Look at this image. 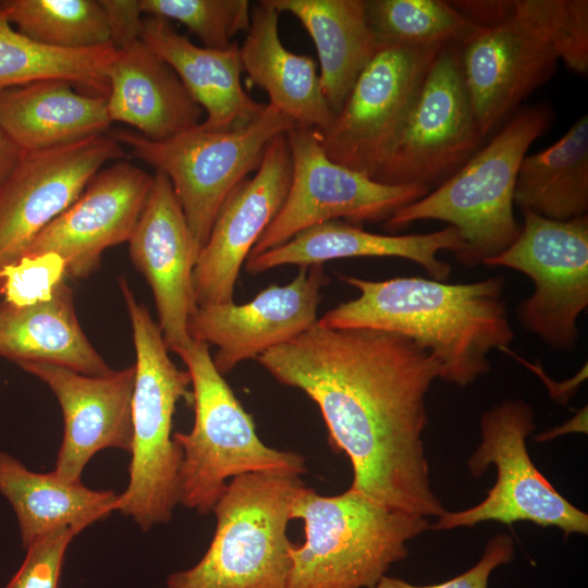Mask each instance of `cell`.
<instances>
[{"label":"cell","instance_id":"30bf717a","mask_svg":"<svg viewBox=\"0 0 588 588\" xmlns=\"http://www.w3.org/2000/svg\"><path fill=\"white\" fill-rule=\"evenodd\" d=\"M535 428L534 409L522 399L504 400L485 412L480 418L481 441L468 460V470L477 478L494 465L497 481L483 501L464 511H445L429 529L530 522L558 527L565 537L586 535L588 515L554 489L528 454L526 439Z\"/></svg>","mask_w":588,"mask_h":588},{"label":"cell","instance_id":"484cf974","mask_svg":"<svg viewBox=\"0 0 588 588\" xmlns=\"http://www.w3.org/2000/svg\"><path fill=\"white\" fill-rule=\"evenodd\" d=\"M0 357L16 365H59L89 376L113 371L84 333L65 280L47 299L28 305L0 302Z\"/></svg>","mask_w":588,"mask_h":588},{"label":"cell","instance_id":"d590c367","mask_svg":"<svg viewBox=\"0 0 588 588\" xmlns=\"http://www.w3.org/2000/svg\"><path fill=\"white\" fill-rule=\"evenodd\" d=\"M514 553L513 539L506 535H497L487 543L478 563L450 580L434 585L417 586L385 575L372 588H488L491 572L498 566L511 562Z\"/></svg>","mask_w":588,"mask_h":588},{"label":"cell","instance_id":"ffe728a7","mask_svg":"<svg viewBox=\"0 0 588 588\" xmlns=\"http://www.w3.org/2000/svg\"><path fill=\"white\" fill-rule=\"evenodd\" d=\"M21 369L46 383L63 415V439L53 474L79 482L89 460L105 449L131 453L135 366L106 376H89L48 363H22Z\"/></svg>","mask_w":588,"mask_h":588},{"label":"cell","instance_id":"d4e9b609","mask_svg":"<svg viewBox=\"0 0 588 588\" xmlns=\"http://www.w3.org/2000/svg\"><path fill=\"white\" fill-rule=\"evenodd\" d=\"M107 97L44 79L0 93V126L22 151L61 147L106 134Z\"/></svg>","mask_w":588,"mask_h":588},{"label":"cell","instance_id":"4316f807","mask_svg":"<svg viewBox=\"0 0 588 588\" xmlns=\"http://www.w3.org/2000/svg\"><path fill=\"white\" fill-rule=\"evenodd\" d=\"M296 16L311 37L320 83L331 111L342 109L356 79L380 45L370 29L365 0H269Z\"/></svg>","mask_w":588,"mask_h":588},{"label":"cell","instance_id":"3957f363","mask_svg":"<svg viewBox=\"0 0 588 588\" xmlns=\"http://www.w3.org/2000/svg\"><path fill=\"white\" fill-rule=\"evenodd\" d=\"M464 79L487 136L554 73L559 60L588 71L587 0H514L460 44Z\"/></svg>","mask_w":588,"mask_h":588},{"label":"cell","instance_id":"7c38bea8","mask_svg":"<svg viewBox=\"0 0 588 588\" xmlns=\"http://www.w3.org/2000/svg\"><path fill=\"white\" fill-rule=\"evenodd\" d=\"M292 174L285 200L248 258L275 248L322 222L344 219L360 225L387 221L401 208L426 196L421 185H388L332 161L313 128L286 133ZM247 258V259H248Z\"/></svg>","mask_w":588,"mask_h":588},{"label":"cell","instance_id":"f546056e","mask_svg":"<svg viewBox=\"0 0 588 588\" xmlns=\"http://www.w3.org/2000/svg\"><path fill=\"white\" fill-rule=\"evenodd\" d=\"M115 54L111 44L59 49L36 42L12 27L0 1V93L37 81L62 79L107 97V70Z\"/></svg>","mask_w":588,"mask_h":588},{"label":"cell","instance_id":"9a60e30c","mask_svg":"<svg viewBox=\"0 0 588 588\" xmlns=\"http://www.w3.org/2000/svg\"><path fill=\"white\" fill-rule=\"evenodd\" d=\"M124 156L122 145L107 133L22 151L0 184V296L5 271L23 258L35 237L77 199L106 162Z\"/></svg>","mask_w":588,"mask_h":588},{"label":"cell","instance_id":"603a6c76","mask_svg":"<svg viewBox=\"0 0 588 588\" xmlns=\"http://www.w3.org/2000/svg\"><path fill=\"white\" fill-rule=\"evenodd\" d=\"M140 39L171 66L206 112L201 128L217 132L243 126L265 110L267 105L257 102L242 86L235 41L225 49L199 47L170 21L155 16L143 19Z\"/></svg>","mask_w":588,"mask_h":588},{"label":"cell","instance_id":"836d02e7","mask_svg":"<svg viewBox=\"0 0 588 588\" xmlns=\"http://www.w3.org/2000/svg\"><path fill=\"white\" fill-rule=\"evenodd\" d=\"M81 526L64 525L36 539L5 588H58L65 551Z\"/></svg>","mask_w":588,"mask_h":588},{"label":"cell","instance_id":"e575fe53","mask_svg":"<svg viewBox=\"0 0 588 588\" xmlns=\"http://www.w3.org/2000/svg\"><path fill=\"white\" fill-rule=\"evenodd\" d=\"M65 280L63 261L54 254L23 257L3 275V299L28 305L51 296Z\"/></svg>","mask_w":588,"mask_h":588},{"label":"cell","instance_id":"7402d4cb","mask_svg":"<svg viewBox=\"0 0 588 588\" xmlns=\"http://www.w3.org/2000/svg\"><path fill=\"white\" fill-rule=\"evenodd\" d=\"M461 247L460 234L450 225L427 234L385 235L368 232L347 221L331 220L248 258L245 268L248 273L257 274L284 265L309 267L342 258L397 257L416 262L431 279L446 281L451 266L440 260L438 254L443 250L455 254Z\"/></svg>","mask_w":588,"mask_h":588},{"label":"cell","instance_id":"ac0fdd59","mask_svg":"<svg viewBox=\"0 0 588 588\" xmlns=\"http://www.w3.org/2000/svg\"><path fill=\"white\" fill-rule=\"evenodd\" d=\"M286 134L268 146L259 168L222 204L193 272L198 306L233 302L240 270L280 211L291 183Z\"/></svg>","mask_w":588,"mask_h":588},{"label":"cell","instance_id":"ba28073f","mask_svg":"<svg viewBox=\"0 0 588 588\" xmlns=\"http://www.w3.org/2000/svg\"><path fill=\"white\" fill-rule=\"evenodd\" d=\"M299 477L245 474L231 479L212 509L215 535L201 560L170 574L167 588H287L286 535Z\"/></svg>","mask_w":588,"mask_h":588},{"label":"cell","instance_id":"d6986e66","mask_svg":"<svg viewBox=\"0 0 588 588\" xmlns=\"http://www.w3.org/2000/svg\"><path fill=\"white\" fill-rule=\"evenodd\" d=\"M128 244L132 262L152 291L164 343L175 353L192 341L187 326L198 307L193 272L200 247L170 180L161 171H155Z\"/></svg>","mask_w":588,"mask_h":588},{"label":"cell","instance_id":"8fae6325","mask_svg":"<svg viewBox=\"0 0 588 588\" xmlns=\"http://www.w3.org/2000/svg\"><path fill=\"white\" fill-rule=\"evenodd\" d=\"M516 240L490 267L526 274L532 295L520 302L517 319L525 330L555 351H573L578 318L588 306V216L560 221L524 210Z\"/></svg>","mask_w":588,"mask_h":588},{"label":"cell","instance_id":"d6a6232c","mask_svg":"<svg viewBox=\"0 0 588 588\" xmlns=\"http://www.w3.org/2000/svg\"><path fill=\"white\" fill-rule=\"evenodd\" d=\"M143 14L174 20L197 36L203 47L225 49L241 32L248 30V0H139Z\"/></svg>","mask_w":588,"mask_h":588},{"label":"cell","instance_id":"7a4b0ae2","mask_svg":"<svg viewBox=\"0 0 588 588\" xmlns=\"http://www.w3.org/2000/svg\"><path fill=\"white\" fill-rule=\"evenodd\" d=\"M340 278L359 295L328 310L318 323L412 339L439 362L440 379L449 383L466 387L489 373L490 353L514 339L502 277L453 284L419 277Z\"/></svg>","mask_w":588,"mask_h":588},{"label":"cell","instance_id":"2e32d148","mask_svg":"<svg viewBox=\"0 0 588 588\" xmlns=\"http://www.w3.org/2000/svg\"><path fill=\"white\" fill-rule=\"evenodd\" d=\"M152 180L154 175L126 160L98 171L23 257L54 254L63 261L65 278H87L99 268L107 248L128 242Z\"/></svg>","mask_w":588,"mask_h":588},{"label":"cell","instance_id":"83f0119b","mask_svg":"<svg viewBox=\"0 0 588 588\" xmlns=\"http://www.w3.org/2000/svg\"><path fill=\"white\" fill-rule=\"evenodd\" d=\"M0 493L15 513L25 549L64 525L85 529L117 511L118 502V494L111 490H93L81 481L68 483L52 471H32L3 451H0Z\"/></svg>","mask_w":588,"mask_h":588},{"label":"cell","instance_id":"9c48e42d","mask_svg":"<svg viewBox=\"0 0 588 588\" xmlns=\"http://www.w3.org/2000/svg\"><path fill=\"white\" fill-rule=\"evenodd\" d=\"M294 126L289 117L268 103L249 123L226 131H207L199 124L162 142L128 130L110 135L126 145L134 157L168 176L201 249L228 196L259 168L269 144Z\"/></svg>","mask_w":588,"mask_h":588},{"label":"cell","instance_id":"8992f818","mask_svg":"<svg viewBox=\"0 0 588 588\" xmlns=\"http://www.w3.org/2000/svg\"><path fill=\"white\" fill-rule=\"evenodd\" d=\"M131 321L136 362L132 395L133 443L130 480L118 494L117 511L143 531L171 520L180 503L183 453L173 440L172 422L181 400L193 402L191 378L171 360L161 330L138 303L125 279L119 280Z\"/></svg>","mask_w":588,"mask_h":588},{"label":"cell","instance_id":"1f68e13d","mask_svg":"<svg viewBox=\"0 0 588 588\" xmlns=\"http://www.w3.org/2000/svg\"><path fill=\"white\" fill-rule=\"evenodd\" d=\"M366 16L380 47L461 44L477 26L442 0H368Z\"/></svg>","mask_w":588,"mask_h":588},{"label":"cell","instance_id":"8d00e7d4","mask_svg":"<svg viewBox=\"0 0 588 588\" xmlns=\"http://www.w3.org/2000/svg\"><path fill=\"white\" fill-rule=\"evenodd\" d=\"M107 17L110 44L121 50L140 39L143 12L139 0H99Z\"/></svg>","mask_w":588,"mask_h":588},{"label":"cell","instance_id":"74e56055","mask_svg":"<svg viewBox=\"0 0 588 588\" xmlns=\"http://www.w3.org/2000/svg\"><path fill=\"white\" fill-rule=\"evenodd\" d=\"M22 155V150L0 126V184L10 174Z\"/></svg>","mask_w":588,"mask_h":588},{"label":"cell","instance_id":"f1b7e54d","mask_svg":"<svg viewBox=\"0 0 588 588\" xmlns=\"http://www.w3.org/2000/svg\"><path fill=\"white\" fill-rule=\"evenodd\" d=\"M514 205L522 211L560 221L587 215V114L552 146L523 158L516 175Z\"/></svg>","mask_w":588,"mask_h":588},{"label":"cell","instance_id":"4fadbf2b","mask_svg":"<svg viewBox=\"0 0 588 588\" xmlns=\"http://www.w3.org/2000/svg\"><path fill=\"white\" fill-rule=\"evenodd\" d=\"M443 46H381L359 74L332 124L322 132L314 130L326 155L373 179L396 143Z\"/></svg>","mask_w":588,"mask_h":588},{"label":"cell","instance_id":"52a82bcc","mask_svg":"<svg viewBox=\"0 0 588 588\" xmlns=\"http://www.w3.org/2000/svg\"><path fill=\"white\" fill-rule=\"evenodd\" d=\"M175 354L189 375L195 412L192 430L173 433L183 453L180 504L209 514L229 479L255 473L299 477L307 471L303 455L259 439L252 416L216 368L208 344L192 339Z\"/></svg>","mask_w":588,"mask_h":588},{"label":"cell","instance_id":"6da1fadb","mask_svg":"<svg viewBox=\"0 0 588 588\" xmlns=\"http://www.w3.org/2000/svg\"><path fill=\"white\" fill-rule=\"evenodd\" d=\"M256 360L318 406L329 444L352 464L351 488L408 514L445 512L421 439L426 395L441 371L428 350L397 333L317 321Z\"/></svg>","mask_w":588,"mask_h":588},{"label":"cell","instance_id":"5b68a950","mask_svg":"<svg viewBox=\"0 0 588 588\" xmlns=\"http://www.w3.org/2000/svg\"><path fill=\"white\" fill-rule=\"evenodd\" d=\"M548 105L517 111L497 135L451 177L422 198L394 212L384 228L403 229L419 220H440L462 240L456 260L468 268L485 265L517 237L514 187L523 158L548 128Z\"/></svg>","mask_w":588,"mask_h":588},{"label":"cell","instance_id":"cb8c5ba5","mask_svg":"<svg viewBox=\"0 0 588 588\" xmlns=\"http://www.w3.org/2000/svg\"><path fill=\"white\" fill-rule=\"evenodd\" d=\"M280 12L261 0L252 8L250 25L240 47L242 70L269 96V105L296 126L326 131L334 120L313 58L287 50L279 35Z\"/></svg>","mask_w":588,"mask_h":588},{"label":"cell","instance_id":"44dd1931","mask_svg":"<svg viewBox=\"0 0 588 588\" xmlns=\"http://www.w3.org/2000/svg\"><path fill=\"white\" fill-rule=\"evenodd\" d=\"M107 81L110 121L132 125L149 140H168L201 123V107L142 39L117 50Z\"/></svg>","mask_w":588,"mask_h":588},{"label":"cell","instance_id":"4dcf8cb0","mask_svg":"<svg viewBox=\"0 0 588 588\" xmlns=\"http://www.w3.org/2000/svg\"><path fill=\"white\" fill-rule=\"evenodd\" d=\"M7 16L32 40L59 49L110 44L106 13L96 0H2Z\"/></svg>","mask_w":588,"mask_h":588},{"label":"cell","instance_id":"5bb4252c","mask_svg":"<svg viewBox=\"0 0 588 588\" xmlns=\"http://www.w3.org/2000/svg\"><path fill=\"white\" fill-rule=\"evenodd\" d=\"M482 135L464 79L460 42L433 60L388 158L373 176L388 185H440L480 148Z\"/></svg>","mask_w":588,"mask_h":588},{"label":"cell","instance_id":"e0dca14e","mask_svg":"<svg viewBox=\"0 0 588 588\" xmlns=\"http://www.w3.org/2000/svg\"><path fill=\"white\" fill-rule=\"evenodd\" d=\"M327 282L322 265L301 267L289 284H272L245 304L198 306L188 320V334L217 346L215 366L220 373H229L240 363L256 359L316 324Z\"/></svg>","mask_w":588,"mask_h":588},{"label":"cell","instance_id":"277c9868","mask_svg":"<svg viewBox=\"0 0 588 588\" xmlns=\"http://www.w3.org/2000/svg\"><path fill=\"white\" fill-rule=\"evenodd\" d=\"M291 517L304 522L305 541L290 548L287 588H372L430 525L353 488L326 497L303 486Z\"/></svg>","mask_w":588,"mask_h":588}]
</instances>
